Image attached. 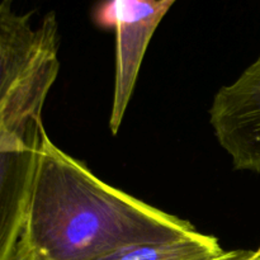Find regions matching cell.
Masks as SVG:
<instances>
[{"label":"cell","mask_w":260,"mask_h":260,"mask_svg":"<svg viewBox=\"0 0 260 260\" xmlns=\"http://www.w3.org/2000/svg\"><path fill=\"white\" fill-rule=\"evenodd\" d=\"M210 114L234 168L260 173V55L235 83L218 90Z\"/></svg>","instance_id":"4"},{"label":"cell","mask_w":260,"mask_h":260,"mask_svg":"<svg viewBox=\"0 0 260 260\" xmlns=\"http://www.w3.org/2000/svg\"><path fill=\"white\" fill-rule=\"evenodd\" d=\"M196 231L104 183L43 134L18 260H99Z\"/></svg>","instance_id":"1"},{"label":"cell","mask_w":260,"mask_h":260,"mask_svg":"<svg viewBox=\"0 0 260 260\" xmlns=\"http://www.w3.org/2000/svg\"><path fill=\"white\" fill-rule=\"evenodd\" d=\"M175 0H104L95 10L101 25L116 29V81L109 128L118 132L150 40Z\"/></svg>","instance_id":"3"},{"label":"cell","mask_w":260,"mask_h":260,"mask_svg":"<svg viewBox=\"0 0 260 260\" xmlns=\"http://www.w3.org/2000/svg\"><path fill=\"white\" fill-rule=\"evenodd\" d=\"M223 254L217 239L196 231L167 243L128 246L99 260H215Z\"/></svg>","instance_id":"6"},{"label":"cell","mask_w":260,"mask_h":260,"mask_svg":"<svg viewBox=\"0 0 260 260\" xmlns=\"http://www.w3.org/2000/svg\"><path fill=\"white\" fill-rule=\"evenodd\" d=\"M215 260H260V253L253 250L225 251L222 256Z\"/></svg>","instance_id":"7"},{"label":"cell","mask_w":260,"mask_h":260,"mask_svg":"<svg viewBox=\"0 0 260 260\" xmlns=\"http://www.w3.org/2000/svg\"><path fill=\"white\" fill-rule=\"evenodd\" d=\"M14 0H0V113L40 63L58 51V25L48 13L33 28L32 13L19 14Z\"/></svg>","instance_id":"5"},{"label":"cell","mask_w":260,"mask_h":260,"mask_svg":"<svg viewBox=\"0 0 260 260\" xmlns=\"http://www.w3.org/2000/svg\"><path fill=\"white\" fill-rule=\"evenodd\" d=\"M50 53L0 113V260H18L45 127L42 109L60 70Z\"/></svg>","instance_id":"2"},{"label":"cell","mask_w":260,"mask_h":260,"mask_svg":"<svg viewBox=\"0 0 260 260\" xmlns=\"http://www.w3.org/2000/svg\"><path fill=\"white\" fill-rule=\"evenodd\" d=\"M256 251H258V253H260V248L258 249V250H256Z\"/></svg>","instance_id":"8"}]
</instances>
